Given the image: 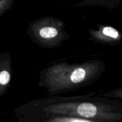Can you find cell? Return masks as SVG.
I'll return each instance as SVG.
<instances>
[{"mask_svg":"<svg viewBox=\"0 0 122 122\" xmlns=\"http://www.w3.org/2000/svg\"><path fill=\"white\" fill-rule=\"evenodd\" d=\"M52 98L42 100L39 105L48 115L64 116L96 120H114L117 116L112 112V104L102 99Z\"/></svg>","mask_w":122,"mask_h":122,"instance_id":"cell-1","label":"cell"},{"mask_svg":"<svg viewBox=\"0 0 122 122\" xmlns=\"http://www.w3.org/2000/svg\"><path fill=\"white\" fill-rule=\"evenodd\" d=\"M100 62L79 64L60 63L48 68L42 75L43 85L52 92L72 89L85 84L100 73Z\"/></svg>","mask_w":122,"mask_h":122,"instance_id":"cell-2","label":"cell"},{"mask_svg":"<svg viewBox=\"0 0 122 122\" xmlns=\"http://www.w3.org/2000/svg\"><path fill=\"white\" fill-rule=\"evenodd\" d=\"M60 31L51 23L41 25L37 30V35L39 39L43 41H52L58 36Z\"/></svg>","mask_w":122,"mask_h":122,"instance_id":"cell-3","label":"cell"},{"mask_svg":"<svg viewBox=\"0 0 122 122\" xmlns=\"http://www.w3.org/2000/svg\"><path fill=\"white\" fill-rule=\"evenodd\" d=\"M94 36L98 39L105 41L116 40L119 38V33L116 29L112 26H105L101 31H97Z\"/></svg>","mask_w":122,"mask_h":122,"instance_id":"cell-4","label":"cell"},{"mask_svg":"<svg viewBox=\"0 0 122 122\" xmlns=\"http://www.w3.org/2000/svg\"><path fill=\"white\" fill-rule=\"evenodd\" d=\"M52 116L45 122H100L95 120H91L88 119L64 116Z\"/></svg>","mask_w":122,"mask_h":122,"instance_id":"cell-5","label":"cell"},{"mask_svg":"<svg viewBox=\"0 0 122 122\" xmlns=\"http://www.w3.org/2000/svg\"><path fill=\"white\" fill-rule=\"evenodd\" d=\"M11 79V74L7 69H2L0 73V85L1 89L2 91L3 87H5L9 83Z\"/></svg>","mask_w":122,"mask_h":122,"instance_id":"cell-6","label":"cell"},{"mask_svg":"<svg viewBox=\"0 0 122 122\" xmlns=\"http://www.w3.org/2000/svg\"><path fill=\"white\" fill-rule=\"evenodd\" d=\"M120 97H122V95H121V96H120Z\"/></svg>","mask_w":122,"mask_h":122,"instance_id":"cell-7","label":"cell"}]
</instances>
